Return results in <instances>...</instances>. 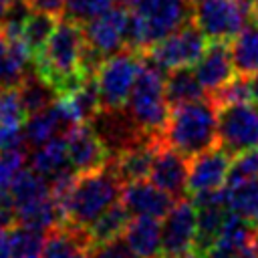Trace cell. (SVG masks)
<instances>
[{"mask_svg": "<svg viewBox=\"0 0 258 258\" xmlns=\"http://www.w3.org/2000/svg\"><path fill=\"white\" fill-rule=\"evenodd\" d=\"M85 48L87 42L83 26L69 18H62L58 20L40 54L32 60L34 71L42 75L62 97L75 91L87 79L83 67Z\"/></svg>", "mask_w": 258, "mask_h": 258, "instance_id": "cell-1", "label": "cell"}, {"mask_svg": "<svg viewBox=\"0 0 258 258\" xmlns=\"http://www.w3.org/2000/svg\"><path fill=\"white\" fill-rule=\"evenodd\" d=\"M125 181L119 177L111 161L103 167L79 173L73 187L60 202L64 222L89 230L113 204L121 202Z\"/></svg>", "mask_w": 258, "mask_h": 258, "instance_id": "cell-2", "label": "cell"}, {"mask_svg": "<svg viewBox=\"0 0 258 258\" xmlns=\"http://www.w3.org/2000/svg\"><path fill=\"white\" fill-rule=\"evenodd\" d=\"M161 141L191 159L218 145V109L204 97L169 109Z\"/></svg>", "mask_w": 258, "mask_h": 258, "instance_id": "cell-3", "label": "cell"}, {"mask_svg": "<svg viewBox=\"0 0 258 258\" xmlns=\"http://www.w3.org/2000/svg\"><path fill=\"white\" fill-rule=\"evenodd\" d=\"M169 109L165 99V71L141 52L139 75L125 103V111L145 137L161 141Z\"/></svg>", "mask_w": 258, "mask_h": 258, "instance_id": "cell-4", "label": "cell"}, {"mask_svg": "<svg viewBox=\"0 0 258 258\" xmlns=\"http://www.w3.org/2000/svg\"><path fill=\"white\" fill-rule=\"evenodd\" d=\"M141 52L123 48L111 56H107L95 73V81L101 95L103 109H121L125 107L133 83L139 75Z\"/></svg>", "mask_w": 258, "mask_h": 258, "instance_id": "cell-5", "label": "cell"}, {"mask_svg": "<svg viewBox=\"0 0 258 258\" xmlns=\"http://www.w3.org/2000/svg\"><path fill=\"white\" fill-rule=\"evenodd\" d=\"M191 22L208 36V40L230 42L244 26L250 6L240 0H189Z\"/></svg>", "mask_w": 258, "mask_h": 258, "instance_id": "cell-6", "label": "cell"}, {"mask_svg": "<svg viewBox=\"0 0 258 258\" xmlns=\"http://www.w3.org/2000/svg\"><path fill=\"white\" fill-rule=\"evenodd\" d=\"M127 10L139 14L147 48L191 20L189 0H119Z\"/></svg>", "mask_w": 258, "mask_h": 258, "instance_id": "cell-7", "label": "cell"}, {"mask_svg": "<svg viewBox=\"0 0 258 258\" xmlns=\"http://www.w3.org/2000/svg\"><path fill=\"white\" fill-rule=\"evenodd\" d=\"M208 42V36L189 20L143 52L163 71H171L179 67H194L204 54Z\"/></svg>", "mask_w": 258, "mask_h": 258, "instance_id": "cell-8", "label": "cell"}, {"mask_svg": "<svg viewBox=\"0 0 258 258\" xmlns=\"http://www.w3.org/2000/svg\"><path fill=\"white\" fill-rule=\"evenodd\" d=\"M218 145L232 157L258 145V107L252 101L218 109Z\"/></svg>", "mask_w": 258, "mask_h": 258, "instance_id": "cell-9", "label": "cell"}, {"mask_svg": "<svg viewBox=\"0 0 258 258\" xmlns=\"http://www.w3.org/2000/svg\"><path fill=\"white\" fill-rule=\"evenodd\" d=\"M196 244V204L179 198L163 216L161 224V256L183 258L194 252Z\"/></svg>", "mask_w": 258, "mask_h": 258, "instance_id": "cell-10", "label": "cell"}, {"mask_svg": "<svg viewBox=\"0 0 258 258\" xmlns=\"http://www.w3.org/2000/svg\"><path fill=\"white\" fill-rule=\"evenodd\" d=\"M127 14L129 12L125 6H113L105 14L83 24V34H85L87 46L103 58L123 50L125 48Z\"/></svg>", "mask_w": 258, "mask_h": 258, "instance_id": "cell-11", "label": "cell"}, {"mask_svg": "<svg viewBox=\"0 0 258 258\" xmlns=\"http://www.w3.org/2000/svg\"><path fill=\"white\" fill-rule=\"evenodd\" d=\"M232 165V155L224 151L220 145L194 155L189 159V175H187V191L191 196L208 194L222 189L228 181Z\"/></svg>", "mask_w": 258, "mask_h": 258, "instance_id": "cell-12", "label": "cell"}, {"mask_svg": "<svg viewBox=\"0 0 258 258\" xmlns=\"http://www.w3.org/2000/svg\"><path fill=\"white\" fill-rule=\"evenodd\" d=\"M75 125H77V119L73 117L69 105L60 97L50 107H46V109H42L34 115H28V119L22 125L24 143H26L28 151L36 149L52 137L67 135Z\"/></svg>", "mask_w": 258, "mask_h": 258, "instance_id": "cell-13", "label": "cell"}, {"mask_svg": "<svg viewBox=\"0 0 258 258\" xmlns=\"http://www.w3.org/2000/svg\"><path fill=\"white\" fill-rule=\"evenodd\" d=\"M187 175H189V159L171 145L159 141L147 179H151L171 198L179 200L187 191Z\"/></svg>", "mask_w": 258, "mask_h": 258, "instance_id": "cell-14", "label": "cell"}, {"mask_svg": "<svg viewBox=\"0 0 258 258\" xmlns=\"http://www.w3.org/2000/svg\"><path fill=\"white\" fill-rule=\"evenodd\" d=\"M64 141L69 161L79 173L99 169L109 161V151L95 133L91 123H77L64 135Z\"/></svg>", "mask_w": 258, "mask_h": 258, "instance_id": "cell-15", "label": "cell"}, {"mask_svg": "<svg viewBox=\"0 0 258 258\" xmlns=\"http://www.w3.org/2000/svg\"><path fill=\"white\" fill-rule=\"evenodd\" d=\"M194 73L208 95L224 87L236 75L230 44L226 40H210L204 54L194 64Z\"/></svg>", "mask_w": 258, "mask_h": 258, "instance_id": "cell-16", "label": "cell"}, {"mask_svg": "<svg viewBox=\"0 0 258 258\" xmlns=\"http://www.w3.org/2000/svg\"><path fill=\"white\" fill-rule=\"evenodd\" d=\"M123 206L131 216H151V218H163L171 206L175 204V198H171L167 191L157 187L151 179H137L123 185L121 196Z\"/></svg>", "mask_w": 258, "mask_h": 258, "instance_id": "cell-17", "label": "cell"}, {"mask_svg": "<svg viewBox=\"0 0 258 258\" xmlns=\"http://www.w3.org/2000/svg\"><path fill=\"white\" fill-rule=\"evenodd\" d=\"M91 246L89 230L62 222L46 232L40 258H91Z\"/></svg>", "mask_w": 258, "mask_h": 258, "instance_id": "cell-18", "label": "cell"}, {"mask_svg": "<svg viewBox=\"0 0 258 258\" xmlns=\"http://www.w3.org/2000/svg\"><path fill=\"white\" fill-rule=\"evenodd\" d=\"M157 145H159L157 139H143V141L131 145L129 149L109 157V161L125 183L145 179V177H149Z\"/></svg>", "mask_w": 258, "mask_h": 258, "instance_id": "cell-19", "label": "cell"}, {"mask_svg": "<svg viewBox=\"0 0 258 258\" xmlns=\"http://www.w3.org/2000/svg\"><path fill=\"white\" fill-rule=\"evenodd\" d=\"M123 238L141 258L161 256V224L151 216H131Z\"/></svg>", "mask_w": 258, "mask_h": 258, "instance_id": "cell-20", "label": "cell"}, {"mask_svg": "<svg viewBox=\"0 0 258 258\" xmlns=\"http://www.w3.org/2000/svg\"><path fill=\"white\" fill-rule=\"evenodd\" d=\"M28 167H32L36 173H40L46 181L52 179L54 175H58L60 171L73 167L69 161V153H67V141L64 135L52 137L46 143H42L36 149L28 151Z\"/></svg>", "mask_w": 258, "mask_h": 258, "instance_id": "cell-21", "label": "cell"}, {"mask_svg": "<svg viewBox=\"0 0 258 258\" xmlns=\"http://www.w3.org/2000/svg\"><path fill=\"white\" fill-rule=\"evenodd\" d=\"M32 62L22 38H6L0 46V89L18 87Z\"/></svg>", "mask_w": 258, "mask_h": 258, "instance_id": "cell-22", "label": "cell"}, {"mask_svg": "<svg viewBox=\"0 0 258 258\" xmlns=\"http://www.w3.org/2000/svg\"><path fill=\"white\" fill-rule=\"evenodd\" d=\"M208 97L206 89L198 81L194 67L171 69L165 75V99L169 107H177L183 103H191Z\"/></svg>", "mask_w": 258, "mask_h": 258, "instance_id": "cell-23", "label": "cell"}, {"mask_svg": "<svg viewBox=\"0 0 258 258\" xmlns=\"http://www.w3.org/2000/svg\"><path fill=\"white\" fill-rule=\"evenodd\" d=\"M18 93H20L22 105H24L28 115H34V113L50 107L52 103H56L60 99L58 91L42 75H38L34 69L24 75V79L18 85Z\"/></svg>", "mask_w": 258, "mask_h": 258, "instance_id": "cell-24", "label": "cell"}, {"mask_svg": "<svg viewBox=\"0 0 258 258\" xmlns=\"http://www.w3.org/2000/svg\"><path fill=\"white\" fill-rule=\"evenodd\" d=\"M8 194H10L12 202H14V208L20 210V208H26V206L50 196L52 191H50L48 181L40 173H36L32 167L24 165L14 175V179H12L10 187H8Z\"/></svg>", "mask_w": 258, "mask_h": 258, "instance_id": "cell-25", "label": "cell"}, {"mask_svg": "<svg viewBox=\"0 0 258 258\" xmlns=\"http://www.w3.org/2000/svg\"><path fill=\"white\" fill-rule=\"evenodd\" d=\"M230 54L236 75L252 77L258 73V26H244L230 40Z\"/></svg>", "mask_w": 258, "mask_h": 258, "instance_id": "cell-26", "label": "cell"}, {"mask_svg": "<svg viewBox=\"0 0 258 258\" xmlns=\"http://www.w3.org/2000/svg\"><path fill=\"white\" fill-rule=\"evenodd\" d=\"M62 99L69 105L77 123H91L99 115V111L103 109L95 77H87L75 91L62 95Z\"/></svg>", "mask_w": 258, "mask_h": 258, "instance_id": "cell-27", "label": "cell"}, {"mask_svg": "<svg viewBox=\"0 0 258 258\" xmlns=\"http://www.w3.org/2000/svg\"><path fill=\"white\" fill-rule=\"evenodd\" d=\"M56 24H58V18H56L54 12L32 8V12L28 14V18L22 26V40H24L26 48L30 50L32 60L40 54V50L44 48L52 30L56 28Z\"/></svg>", "mask_w": 258, "mask_h": 258, "instance_id": "cell-28", "label": "cell"}, {"mask_svg": "<svg viewBox=\"0 0 258 258\" xmlns=\"http://www.w3.org/2000/svg\"><path fill=\"white\" fill-rule=\"evenodd\" d=\"M226 204L242 218L258 222V175L234 185H226Z\"/></svg>", "mask_w": 258, "mask_h": 258, "instance_id": "cell-29", "label": "cell"}, {"mask_svg": "<svg viewBox=\"0 0 258 258\" xmlns=\"http://www.w3.org/2000/svg\"><path fill=\"white\" fill-rule=\"evenodd\" d=\"M8 234H10L12 258H40L46 232L22 224H14L12 228H8Z\"/></svg>", "mask_w": 258, "mask_h": 258, "instance_id": "cell-30", "label": "cell"}, {"mask_svg": "<svg viewBox=\"0 0 258 258\" xmlns=\"http://www.w3.org/2000/svg\"><path fill=\"white\" fill-rule=\"evenodd\" d=\"M131 220V214L127 212V208L123 206V202H117L113 204L91 228H89V236L93 240V244L97 242H105L109 238H115V236H121L125 226L129 224Z\"/></svg>", "mask_w": 258, "mask_h": 258, "instance_id": "cell-31", "label": "cell"}, {"mask_svg": "<svg viewBox=\"0 0 258 258\" xmlns=\"http://www.w3.org/2000/svg\"><path fill=\"white\" fill-rule=\"evenodd\" d=\"M28 113L22 105L18 87L0 89V127L2 129H22Z\"/></svg>", "mask_w": 258, "mask_h": 258, "instance_id": "cell-32", "label": "cell"}, {"mask_svg": "<svg viewBox=\"0 0 258 258\" xmlns=\"http://www.w3.org/2000/svg\"><path fill=\"white\" fill-rule=\"evenodd\" d=\"M113 6L115 0H62V14L64 18L83 26L89 20L105 14Z\"/></svg>", "mask_w": 258, "mask_h": 258, "instance_id": "cell-33", "label": "cell"}, {"mask_svg": "<svg viewBox=\"0 0 258 258\" xmlns=\"http://www.w3.org/2000/svg\"><path fill=\"white\" fill-rule=\"evenodd\" d=\"M208 99L216 105V109H220V107H224V105H232V103L252 101L250 77L234 75V79H230L224 87H220L218 91L210 93V95H208Z\"/></svg>", "mask_w": 258, "mask_h": 258, "instance_id": "cell-34", "label": "cell"}, {"mask_svg": "<svg viewBox=\"0 0 258 258\" xmlns=\"http://www.w3.org/2000/svg\"><path fill=\"white\" fill-rule=\"evenodd\" d=\"M28 163L26 147H8L0 149V194H6L14 175Z\"/></svg>", "mask_w": 258, "mask_h": 258, "instance_id": "cell-35", "label": "cell"}, {"mask_svg": "<svg viewBox=\"0 0 258 258\" xmlns=\"http://www.w3.org/2000/svg\"><path fill=\"white\" fill-rule=\"evenodd\" d=\"M256 175H258V145L232 157L226 185H234V183H240V181L256 177Z\"/></svg>", "mask_w": 258, "mask_h": 258, "instance_id": "cell-36", "label": "cell"}, {"mask_svg": "<svg viewBox=\"0 0 258 258\" xmlns=\"http://www.w3.org/2000/svg\"><path fill=\"white\" fill-rule=\"evenodd\" d=\"M91 258H141L121 236L109 238L105 242H97L91 246Z\"/></svg>", "mask_w": 258, "mask_h": 258, "instance_id": "cell-37", "label": "cell"}, {"mask_svg": "<svg viewBox=\"0 0 258 258\" xmlns=\"http://www.w3.org/2000/svg\"><path fill=\"white\" fill-rule=\"evenodd\" d=\"M16 224V208L10 194H0V228H12Z\"/></svg>", "mask_w": 258, "mask_h": 258, "instance_id": "cell-38", "label": "cell"}, {"mask_svg": "<svg viewBox=\"0 0 258 258\" xmlns=\"http://www.w3.org/2000/svg\"><path fill=\"white\" fill-rule=\"evenodd\" d=\"M32 8L36 10H46V12H62V0H26Z\"/></svg>", "mask_w": 258, "mask_h": 258, "instance_id": "cell-39", "label": "cell"}, {"mask_svg": "<svg viewBox=\"0 0 258 258\" xmlns=\"http://www.w3.org/2000/svg\"><path fill=\"white\" fill-rule=\"evenodd\" d=\"M228 258H258V246H256V242H252L248 246H242L240 250H236Z\"/></svg>", "mask_w": 258, "mask_h": 258, "instance_id": "cell-40", "label": "cell"}, {"mask_svg": "<svg viewBox=\"0 0 258 258\" xmlns=\"http://www.w3.org/2000/svg\"><path fill=\"white\" fill-rule=\"evenodd\" d=\"M0 258H12V254H10V234H8V228H0Z\"/></svg>", "mask_w": 258, "mask_h": 258, "instance_id": "cell-41", "label": "cell"}, {"mask_svg": "<svg viewBox=\"0 0 258 258\" xmlns=\"http://www.w3.org/2000/svg\"><path fill=\"white\" fill-rule=\"evenodd\" d=\"M250 89H252V103L258 107V73L250 77Z\"/></svg>", "mask_w": 258, "mask_h": 258, "instance_id": "cell-42", "label": "cell"}, {"mask_svg": "<svg viewBox=\"0 0 258 258\" xmlns=\"http://www.w3.org/2000/svg\"><path fill=\"white\" fill-rule=\"evenodd\" d=\"M250 16H252V20H254V24L258 26V0H250Z\"/></svg>", "mask_w": 258, "mask_h": 258, "instance_id": "cell-43", "label": "cell"}, {"mask_svg": "<svg viewBox=\"0 0 258 258\" xmlns=\"http://www.w3.org/2000/svg\"><path fill=\"white\" fill-rule=\"evenodd\" d=\"M12 2L14 0H0V22H2V18H4V14H6V10L10 8Z\"/></svg>", "mask_w": 258, "mask_h": 258, "instance_id": "cell-44", "label": "cell"}, {"mask_svg": "<svg viewBox=\"0 0 258 258\" xmlns=\"http://www.w3.org/2000/svg\"><path fill=\"white\" fill-rule=\"evenodd\" d=\"M254 242L258 246V222H254Z\"/></svg>", "mask_w": 258, "mask_h": 258, "instance_id": "cell-45", "label": "cell"}, {"mask_svg": "<svg viewBox=\"0 0 258 258\" xmlns=\"http://www.w3.org/2000/svg\"><path fill=\"white\" fill-rule=\"evenodd\" d=\"M0 149H2V131H0Z\"/></svg>", "mask_w": 258, "mask_h": 258, "instance_id": "cell-46", "label": "cell"}, {"mask_svg": "<svg viewBox=\"0 0 258 258\" xmlns=\"http://www.w3.org/2000/svg\"><path fill=\"white\" fill-rule=\"evenodd\" d=\"M240 2H244V4H250V0H240Z\"/></svg>", "mask_w": 258, "mask_h": 258, "instance_id": "cell-47", "label": "cell"}, {"mask_svg": "<svg viewBox=\"0 0 258 258\" xmlns=\"http://www.w3.org/2000/svg\"><path fill=\"white\" fill-rule=\"evenodd\" d=\"M155 258H163V256H155Z\"/></svg>", "mask_w": 258, "mask_h": 258, "instance_id": "cell-48", "label": "cell"}]
</instances>
